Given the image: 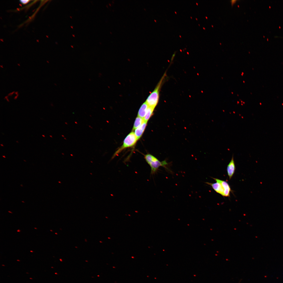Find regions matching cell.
I'll use <instances>...</instances> for the list:
<instances>
[{
    "mask_svg": "<svg viewBox=\"0 0 283 283\" xmlns=\"http://www.w3.org/2000/svg\"><path fill=\"white\" fill-rule=\"evenodd\" d=\"M144 157L147 163L150 167L151 175H154L156 172L160 167L167 168L166 166L168 163L165 160L161 161L155 157L149 154L145 155Z\"/></svg>",
    "mask_w": 283,
    "mask_h": 283,
    "instance_id": "2",
    "label": "cell"
},
{
    "mask_svg": "<svg viewBox=\"0 0 283 283\" xmlns=\"http://www.w3.org/2000/svg\"><path fill=\"white\" fill-rule=\"evenodd\" d=\"M237 0H232L231 1V4L232 5H233L235 3Z\"/></svg>",
    "mask_w": 283,
    "mask_h": 283,
    "instance_id": "12",
    "label": "cell"
},
{
    "mask_svg": "<svg viewBox=\"0 0 283 283\" xmlns=\"http://www.w3.org/2000/svg\"><path fill=\"white\" fill-rule=\"evenodd\" d=\"M148 107L149 106L145 102L143 103L139 109L138 116L144 118Z\"/></svg>",
    "mask_w": 283,
    "mask_h": 283,
    "instance_id": "8",
    "label": "cell"
},
{
    "mask_svg": "<svg viewBox=\"0 0 283 283\" xmlns=\"http://www.w3.org/2000/svg\"><path fill=\"white\" fill-rule=\"evenodd\" d=\"M17 231V232H20V230H19V229Z\"/></svg>",
    "mask_w": 283,
    "mask_h": 283,
    "instance_id": "13",
    "label": "cell"
},
{
    "mask_svg": "<svg viewBox=\"0 0 283 283\" xmlns=\"http://www.w3.org/2000/svg\"><path fill=\"white\" fill-rule=\"evenodd\" d=\"M216 182L220 183L222 185L224 190V196L229 197L231 192V189L228 183L226 181L212 177Z\"/></svg>",
    "mask_w": 283,
    "mask_h": 283,
    "instance_id": "4",
    "label": "cell"
},
{
    "mask_svg": "<svg viewBox=\"0 0 283 283\" xmlns=\"http://www.w3.org/2000/svg\"><path fill=\"white\" fill-rule=\"evenodd\" d=\"M30 252H33V251H30Z\"/></svg>",
    "mask_w": 283,
    "mask_h": 283,
    "instance_id": "18",
    "label": "cell"
},
{
    "mask_svg": "<svg viewBox=\"0 0 283 283\" xmlns=\"http://www.w3.org/2000/svg\"><path fill=\"white\" fill-rule=\"evenodd\" d=\"M31 1L30 0H20V2H21L22 4H26L29 2Z\"/></svg>",
    "mask_w": 283,
    "mask_h": 283,
    "instance_id": "11",
    "label": "cell"
},
{
    "mask_svg": "<svg viewBox=\"0 0 283 283\" xmlns=\"http://www.w3.org/2000/svg\"><path fill=\"white\" fill-rule=\"evenodd\" d=\"M138 140L134 132H131L126 137L124 140L122 145L114 153L112 159L113 158L125 149L133 146Z\"/></svg>",
    "mask_w": 283,
    "mask_h": 283,
    "instance_id": "3",
    "label": "cell"
},
{
    "mask_svg": "<svg viewBox=\"0 0 283 283\" xmlns=\"http://www.w3.org/2000/svg\"><path fill=\"white\" fill-rule=\"evenodd\" d=\"M154 108L148 107L145 117L144 118V121L147 122L153 115Z\"/></svg>",
    "mask_w": 283,
    "mask_h": 283,
    "instance_id": "10",
    "label": "cell"
},
{
    "mask_svg": "<svg viewBox=\"0 0 283 283\" xmlns=\"http://www.w3.org/2000/svg\"><path fill=\"white\" fill-rule=\"evenodd\" d=\"M147 122L145 121L140 126L135 129L134 132L138 140L142 136L146 126Z\"/></svg>",
    "mask_w": 283,
    "mask_h": 283,
    "instance_id": "7",
    "label": "cell"
},
{
    "mask_svg": "<svg viewBox=\"0 0 283 283\" xmlns=\"http://www.w3.org/2000/svg\"><path fill=\"white\" fill-rule=\"evenodd\" d=\"M1 146H3V144H1Z\"/></svg>",
    "mask_w": 283,
    "mask_h": 283,
    "instance_id": "15",
    "label": "cell"
},
{
    "mask_svg": "<svg viewBox=\"0 0 283 283\" xmlns=\"http://www.w3.org/2000/svg\"><path fill=\"white\" fill-rule=\"evenodd\" d=\"M16 142H17V143H19V142H18V141H16Z\"/></svg>",
    "mask_w": 283,
    "mask_h": 283,
    "instance_id": "19",
    "label": "cell"
},
{
    "mask_svg": "<svg viewBox=\"0 0 283 283\" xmlns=\"http://www.w3.org/2000/svg\"><path fill=\"white\" fill-rule=\"evenodd\" d=\"M144 121L143 118L138 116L135 121L132 129L133 130H134L140 126Z\"/></svg>",
    "mask_w": 283,
    "mask_h": 283,
    "instance_id": "9",
    "label": "cell"
},
{
    "mask_svg": "<svg viewBox=\"0 0 283 283\" xmlns=\"http://www.w3.org/2000/svg\"><path fill=\"white\" fill-rule=\"evenodd\" d=\"M235 166L233 156L231 160L227 165V170L229 178L230 179L233 176L235 170Z\"/></svg>",
    "mask_w": 283,
    "mask_h": 283,
    "instance_id": "6",
    "label": "cell"
},
{
    "mask_svg": "<svg viewBox=\"0 0 283 283\" xmlns=\"http://www.w3.org/2000/svg\"><path fill=\"white\" fill-rule=\"evenodd\" d=\"M34 228L36 229H37L36 228Z\"/></svg>",
    "mask_w": 283,
    "mask_h": 283,
    "instance_id": "21",
    "label": "cell"
},
{
    "mask_svg": "<svg viewBox=\"0 0 283 283\" xmlns=\"http://www.w3.org/2000/svg\"><path fill=\"white\" fill-rule=\"evenodd\" d=\"M42 136L43 137H45V136L44 135H42Z\"/></svg>",
    "mask_w": 283,
    "mask_h": 283,
    "instance_id": "14",
    "label": "cell"
},
{
    "mask_svg": "<svg viewBox=\"0 0 283 283\" xmlns=\"http://www.w3.org/2000/svg\"><path fill=\"white\" fill-rule=\"evenodd\" d=\"M205 183L211 186L213 189L217 193L224 196V190L222 184L220 183L216 182L214 183L209 182H206Z\"/></svg>",
    "mask_w": 283,
    "mask_h": 283,
    "instance_id": "5",
    "label": "cell"
},
{
    "mask_svg": "<svg viewBox=\"0 0 283 283\" xmlns=\"http://www.w3.org/2000/svg\"><path fill=\"white\" fill-rule=\"evenodd\" d=\"M50 231H52L51 230H50Z\"/></svg>",
    "mask_w": 283,
    "mask_h": 283,
    "instance_id": "22",
    "label": "cell"
},
{
    "mask_svg": "<svg viewBox=\"0 0 283 283\" xmlns=\"http://www.w3.org/2000/svg\"><path fill=\"white\" fill-rule=\"evenodd\" d=\"M3 157H4L6 158V157L5 156H3Z\"/></svg>",
    "mask_w": 283,
    "mask_h": 283,
    "instance_id": "17",
    "label": "cell"
},
{
    "mask_svg": "<svg viewBox=\"0 0 283 283\" xmlns=\"http://www.w3.org/2000/svg\"><path fill=\"white\" fill-rule=\"evenodd\" d=\"M50 137H52V136H51V135H50Z\"/></svg>",
    "mask_w": 283,
    "mask_h": 283,
    "instance_id": "20",
    "label": "cell"
},
{
    "mask_svg": "<svg viewBox=\"0 0 283 283\" xmlns=\"http://www.w3.org/2000/svg\"><path fill=\"white\" fill-rule=\"evenodd\" d=\"M166 75L165 73L153 91L150 94L145 101L149 106L155 108L159 98V92L161 86Z\"/></svg>",
    "mask_w": 283,
    "mask_h": 283,
    "instance_id": "1",
    "label": "cell"
},
{
    "mask_svg": "<svg viewBox=\"0 0 283 283\" xmlns=\"http://www.w3.org/2000/svg\"><path fill=\"white\" fill-rule=\"evenodd\" d=\"M8 212H9V213H12V212H10V211H8Z\"/></svg>",
    "mask_w": 283,
    "mask_h": 283,
    "instance_id": "16",
    "label": "cell"
}]
</instances>
